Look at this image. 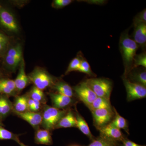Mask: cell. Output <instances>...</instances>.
Returning <instances> with one entry per match:
<instances>
[{
	"instance_id": "6da1fadb",
	"label": "cell",
	"mask_w": 146,
	"mask_h": 146,
	"mask_svg": "<svg viewBox=\"0 0 146 146\" xmlns=\"http://www.w3.org/2000/svg\"><path fill=\"white\" fill-rule=\"evenodd\" d=\"M120 50L125 68V73L132 70L133 60L138 48V45L129 37L127 31L121 35L120 38Z\"/></svg>"
},
{
	"instance_id": "7a4b0ae2",
	"label": "cell",
	"mask_w": 146,
	"mask_h": 146,
	"mask_svg": "<svg viewBox=\"0 0 146 146\" xmlns=\"http://www.w3.org/2000/svg\"><path fill=\"white\" fill-rule=\"evenodd\" d=\"M65 110L58 109L48 105H45L42 113L41 125L44 129L49 131L55 129L56 125L67 112Z\"/></svg>"
},
{
	"instance_id": "3957f363",
	"label": "cell",
	"mask_w": 146,
	"mask_h": 146,
	"mask_svg": "<svg viewBox=\"0 0 146 146\" xmlns=\"http://www.w3.org/2000/svg\"><path fill=\"white\" fill-rule=\"evenodd\" d=\"M86 83L98 97L109 100L112 89V83L109 80L92 78L86 80Z\"/></svg>"
},
{
	"instance_id": "277c9868",
	"label": "cell",
	"mask_w": 146,
	"mask_h": 146,
	"mask_svg": "<svg viewBox=\"0 0 146 146\" xmlns=\"http://www.w3.org/2000/svg\"><path fill=\"white\" fill-rule=\"evenodd\" d=\"M30 81L34 84V86L40 90H43L53 86L54 79L46 71L36 68L28 76Z\"/></svg>"
},
{
	"instance_id": "5b68a950",
	"label": "cell",
	"mask_w": 146,
	"mask_h": 146,
	"mask_svg": "<svg viewBox=\"0 0 146 146\" xmlns=\"http://www.w3.org/2000/svg\"><path fill=\"white\" fill-rule=\"evenodd\" d=\"M5 54V65L11 70H15L23 59L22 46L18 44L9 49Z\"/></svg>"
},
{
	"instance_id": "8992f818",
	"label": "cell",
	"mask_w": 146,
	"mask_h": 146,
	"mask_svg": "<svg viewBox=\"0 0 146 146\" xmlns=\"http://www.w3.org/2000/svg\"><path fill=\"white\" fill-rule=\"evenodd\" d=\"M123 82L127 93V100L129 101L144 98L146 96L145 86L139 84L131 82L125 78Z\"/></svg>"
},
{
	"instance_id": "52a82bcc",
	"label": "cell",
	"mask_w": 146,
	"mask_h": 146,
	"mask_svg": "<svg viewBox=\"0 0 146 146\" xmlns=\"http://www.w3.org/2000/svg\"><path fill=\"white\" fill-rule=\"evenodd\" d=\"M74 90L79 100L88 108L97 97L86 82L79 84L74 87Z\"/></svg>"
},
{
	"instance_id": "ba28073f",
	"label": "cell",
	"mask_w": 146,
	"mask_h": 146,
	"mask_svg": "<svg viewBox=\"0 0 146 146\" xmlns=\"http://www.w3.org/2000/svg\"><path fill=\"white\" fill-rule=\"evenodd\" d=\"M0 25L6 30L17 33L19 27L16 19L7 9L0 5Z\"/></svg>"
},
{
	"instance_id": "9c48e42d",
	"label": "cell",
	"mask_w": 146,
	"mask_h": 146,
	"mask_svg": "<svg viewBox=\"0 0 146 146\" xmlns=\"http://www.w3.org/2000/svg\"><path fill=\"white\" fill-rule=\"evenodd\" d=\"M94 124L97 129H100L111 122L114 115L112 110L100 109L91 111Z\"/></svg>"
},
{
	"instance_id": "30bf717a",
	"label": "cell",
	"mask_w": 146,
	"mask_h": 146,
	"mask_svg": "<svg viewBox=\"0 0 146 146\" xmlns=\"http://www.w3.org/2000/svg\"><path fill=\"white\" fill-rule=\"evenodd\" d=\"M99 130L101 136L115 142L118 145V143H121L125 138L120 129L112 125L110 123L100 129Z\"/></svg>"
},
{
	"instance_id": "8fae6325",
	"label": "cell",
	"mask_w": 146,
	"mask_h": 146,
	"mask_svg": "<svg viewBox=\"0 0 146 146\" xmlns=\"http://www.w3.org/2000/svg\"><path fill=\"white\" fill-rule=\"evenodd\" d=\"M18 117L26 121L35 129L39 128L42 123V114L39 112L27 111L24 112H13Z\"/></svg>"
},
{
	"instance_id": "7c38bea8",
	"label": "cell",
	"mask_w": 146,
	"mask_h": 146,
	"mask_svg": "<svg viewBox=\"0 0 146 146\" xmlns=\"http://www.w3.org/2000/svg\"><path fill=\"white\" fill-rule=\"evenodd\" d=\"M49 96L53 107L58 109H63L73 103L72 98L63 96L58 93H50Z\"/></svg>"
},
{
	"instance_id": "4fadbf2b",
	"label": "cell",
	"mask_w": 146,
	"mask_h": 146,
	"mask_svg": "<svg viewBox=\"0 0 146 146\" xmlns=\"http://www.w3.org/2000/svg\"><path fill=\"white\" fill-rule=\"evenodd\" d=\"M29 79L25 71V64L23 59L21 62L18 75L14 80L16 91L21 92L27 86L29 83Z\"/></svg>"
},
{
	"instance_id": "5bb4252c",
	"label": "cell",
	"mask_w": 146,
	"mask_h": 146,
	"mask_svg": "<svg viewBox=\"0 0 146 146\" xmlns=\"http://www.w3.org/2000/svg\"><path fill=\"white\" fill-rule=\"evenodd\" d=\"M16 92L14 80L9 78L0 79V94L7 96H13Z\"/></svg>"
},
{
	"instance_id": "9a60e30c",
	"label": "cell",
	"mask_w": 146,
	"mask_h": 146,
	"mask_svg": "<svg viewBox=\"0 0 146 146\" xmlns=\"http://www.w3.org/2000/svg\"><path fill=\"white\" fill-rule=\"evenodd\" d=\"M135 27L133 40L138 46L144 48L146 44V24H142Z\"/></svg>"
},
{
	"instance_id": "2e32d148",
	"label": "cell",
	"mask_w": 146,
	"mask_h": 146,
	"mask_svg": "<svg viewBox=\"0 0 146 146\" xmlns=\"http://www.w3.org/2000/svg\"><path fill=\"white\" fill-rule=\"evenodd\" d=\"M51 135L50 131L38 129L35 132V142L37 144L51 145L53 144Z\"/></svg>"
},
{
	"instance_id": "e0dca14e",
	"label": "cell",
	"mask_w": 146,
	"mask_h": 146,
	"mask_svg": "<svg viewBox=\"0 0 146 146\" xmlns=\"http://www.w3.org/2000/svg\"><path fill=\"white\" fill-rule=\"evenodd\" d=\"M72 127H76V121L75 115L72 110H69L60 119L55 129Z\"/></svg>"
},
{
	"instance_id": "ac0fdd59",
	"label": "cell",
	"mask_w": 146,
	"mask_h": 146,
	"mask_svg": "<svg viewBox=\"0 0 146 146\" xmlns=\"http://www.w3.org/2000/svg\"><path fill=\"white\" fill-rule=\"evenodd\" d=\"M29 96L23 95L16 97L13 104V112H24L28 111Z\"/></svg>"
},
{
	"instance_id": "d6986e66",
	"label": "cell",
	"mask_w": 146,
	"mask_h": 146,
	"mask_svg": "<svg viewBox=\"0 0 146 146\" xmlns=\"http://www.w3.org/2000/svg\"><path fill=\"white\" fill-rule=\"evenodd\" d=\"M0 111L1 118L2 119L13 112V104L7 96H0Z\"/></svg>"
},
{
	"instance_id": "ffe728a7",
	"label": "cell",
	"mask_w": 146,
	"mask_h": 146,
	"mask_svg": "<svg viewBox=\"0 0 146 146\" xmlns=\"http://www.w3.org/2000/svg\"><path fill=\"white\" fill-rule=\"evenodd\" d=\"M76 121V127L84 135L90 138V140L93 141L94 139V136L92 135L87 123L84 119L78 113L76 110L75 115Z\"/></svg>"
},
{
	"instance_id": "44dd1931",
	"label": "cell",
	"mask_w": 146,
	"mask_h": 146,
	"mask_svg": "<svg viewBox=\"0 0 146 146\" xmlns=\"http://www.w3.org/2000/svg\"><path fill=\"white\" fill-rule=\"evenodd\" d=\"M52 87L58 94L72 98L74 96V92L72 87L64 82L59 81L55 83Z\"/></svg>"
},
{
	"instance_id": "7402d4cb",
	"label": "cell",
	"mask_w": 146,
	"mask_h": 146,
	"mask_svg": "<svg viewBox=\"0 0 146 146\" xmlns=\"http://www.w3.org/2000/svg\"><path fill=\"white\" fill-rule=\"evenodd\" d=\"M114 114H115V118L110 123L119 129H123L127 133H129L128 126L127 120L121 117L114 108Z\"/></svg>"
},
{
	"instance_id": "603a6c76",
	"label": "cell",
	"mask_w": 146,
	"mask_h": 146,
	"mask_svg": "<svg viewBox=\"0 0 146 146\" xmlns=\"http://www.w3.org/2000/svg\"><path fill=\"white\" fill-rule=\"evenodd\" d=\"M89 108L91 111L94 110L100 109L112 110L109 100L98 97L94 100Z\"/></svg>"
},
{
	"instance_id": "cb8c5ba5",
	"label": "cell",
	"mask_w": 146,
	"mask_h": 146,
	"mask_svg": "<svg viewBox=\"0 0 146 146\" xmlns=\"http://www.w3.org/2000/svg\"><path fill=\"white\" fill-rule=\"evenodd\" d=\"M30 98L35 100L38 101L42 104H45L46 102V97L43 91L33 86L29 94Z\"/></svg>"
},
{
	"instance_id": "d4e9b609",
	"label": "cell",
	"mask_w": 146,
	"mask_h": 146,
	"mask_svg": "<svg viewBox=\"0 0 146 146\" xmlns=\"http://www.w3.org/2000/svg\"><path fill=\"white\" fill-rule=\"evenodd\" d=\"M117 145L115 142L100 136L98 138H94L88 146H116Z\"/></svg>"
},
{
	"instance_id": "484cf974",
	"label": "cell",
	"mask_w": 146,
	"mask_h": 146,
	"mask_svg": "<svg viewBox=\"0 0 146 146\" xmlns=\"http://www.w3.org/2000/svg\"><path fill=\"white\" fill-rule=\"evenodd\" d=\"M12 140L18 143L19 141V135L5 129L2 126H0V140Z\"/></svg>"
},
{
	"instance_id": "4316f807",
	"label": "cell",
	"mask_w": 146,
	"mask_h": 146,
	"mask_svg": "<svg viewBox=\"0 0 146 146\" xmlns=\"http://www.w3.org/2000/svg\"><path fill=\"white\" fill-rule=\"evenodd\" d=\"M130 77L133 81L136 82V83L141 84L143 86H146V71H140L139 72H133L131 74Z\"/></svg>"
},
{
	"instance_id": "83f0119b",
	"label": "cell",
	"mask_w": 146,
	"mask_h": 146,
	"mask_svg": "<svg viewBox=\"0 0 146 146\" xmlns=\"http://www.w3.org/2000/svg\"><path fill=\"white\" fill-rule=\"evenodd\" d=\"M139 66L146 68V54L145 52L136 55L133 60L132 69Z\"/></svg>"
},
{
	"instance_id": "f1b7e54d",
	"label": "cell",
	"mask_w": 146,
	"mask_h": 146,
	"mask_svg": "<svg viewBox=\"0 0 146 146\" xmlns=\"http://www.w3.org/2000/svg\"><path fill=\"white\" fill-rule=\"evenodd\" d=\"M9 44L8 36L0 31V56L6 52Z\"/></svg>"
},
{
	"instance_id": "f546056e",
	"label": "cell",
	"mask_w": 146,
	"mask_h": 146,
	"mask_svg": "<svg viewBox=\"0 0 146 146\" xmlns=\"http://www.w3.org/2000/svg\"><path fill=\"white\" fill-rule=\"evenodd\" d=\"M78 71L86 74L91 76L95 75L94 73L91 70V67L89 63L87 62V60L82 58L81 59L80 67Z\"/></svg>"
},
{
	"instance_id": "4dcf8cb0",
	"label": "cell",
	"mask_w": 146,
	"mask_h": 146,
	"mask_svg": "<svg viewBox=\"0 0 146 146\" xmlns=\"http://www.w3.org/2000/svg\"><path fill=\"white\" fill-rule=\"evenodd\" d=\"M81 60V59L79 57H76L73 59L69 64L65 74L72 71H78L80 67Z\"/></svg>"
},
{
	"instance_id": "1f68e13d",
	"label": "cell",
	"mask_w": 146,
	"mask_h": 146,
	"mask_svg": "<svg viewBox=\"0 0 146 146\" xmlns=\"http://www.w3.org/2000/svg\"><path fill=\"white\" fill-rule=\"evenodd\" d=\"M142 24H146V10L144 9L138 13L133 20L134 27Z\"/></svg>"
},
{
	"instance_id": "d6a6232c",
	"label": "cell",
	"mask_w": 146,
	"mask_h": 146,
	"mask_svg": "<svg viewBox=\"0 0 146 146\" xmlns=\"http://www.w3.org/2000/svg\"><path fill=\"white\" fill-rule=\"evenodd\" d=\"M72 2V1L71 0H54L52 5L54 8L60 9L67 6Z\"/></svg>"
},
{
	"instance_id": "836d02e7",
	"label": "cell",
	"mask_w": 146,
	"mask_h": 146,
	"mask_svg": "<svg viewBox=\"0 0 146 146\" xmlns=\"http://www.w3.org/2000/svg\"><path fill=\"white\" fill-rule=\"evenodd\" d=\"M119 145L120 146H146L138 145L125 138L122 141Z\"/></svg>"
},
{
	"instance_id": "e575fe53",
	"label": "cell",
	"mask_w": 146,
	"mask_h": 146,
	"mask_svg": "<svg viewBox=\"0 0 146 146\" xmlns=\"http://www.w3.org/2000/svg\"><path fill=\"white\" fill-rule=\"evenodd\" d=\"M34 103L32 107L29 109V111L34 112H39V111L41 108L42 104L38 101L34 100Z\"/></svg>"
},
{
	"instance_id": "d590c367",
	"label": "cell",
	"mask_w": 146,
	"mask_h": 146,
	"mask_svg": "<svg viewBox=\"0 0 146 146\" xmlns=\"http://www.w3.org/2000/svg\"><path fill=\"white\" fill-rule=\"evenodd\" d=\"M18 143V144L20 145V146H28L25 145V144H24L23 143H22V142H21V141H19Z\"/></svg>"
},
{
	"instance_id": "8d00e7d4",
	"label": "cell",
	"mask_w": 146,
	"mask_h": 146,
	"mask_svg": "<svg viewBox=\"0 0 146 146\" xmlns=\"http://www.w3.org/2000/svg\"><path fill=\"white\" fill-rule=\"evenodd\" d=\"M3 124L2 123V119L0 117V126H2Z\"/></svg>"
},
{
	"instance_id": "74e56055",
	"label": "cell",
	"mask_w": 146,
	"mask_h": 146,
	"mask_svg": "<svg viewBox=\"0 0 146 146\" xmlns=\"http://www.w3.org/2000/svg\"><path fill=\"white\" fill-rule=\"evenodd\" d=\"M72 146H78V145H73Z\"/></svg>"
},
{
	"instance_id": "f35d334b",
	"label": "cell",
	"mask_w": 146,
	"mask_h": 146,
	"mask_svg": "<svg viewBox=\"0 0 146 146\" xmlns=\"http://www.w3.org/2000/svg\"><path fill=\"white\" fill-rule=\"evenodd\" d=\"M0 74H1V73H0Z\"/></svg>"
}]
</instances>
